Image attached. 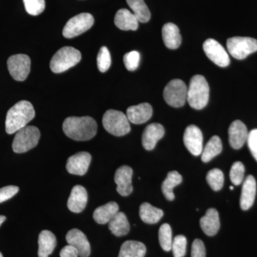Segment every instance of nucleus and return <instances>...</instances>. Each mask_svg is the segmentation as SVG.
<instances>
[{"instance_id":"a18cd8bd","label":"nucleus","mask_w":257,"mask_h":257,"mask_svg":"<svg viewBox=\"0 0 257 257\" xmlns=\"http://www.w3.org/2000/svg\"><path fill=\"white\" fill-rule=\"evenodd\" d=\"M0 257H3V254H2L1 252H0Z\"/></svg>"},{"instance_id":"f8f14e48","label":"nucleus","mask_w":257,"mask_h":257,"mask_svg":"<svg viewBox=\"0 0 257 257\" xmlns=\"http://www.w3.org/2000/svg\"><path fill=\"white\" fill-rule=\"evenodd\" d=\"M184 143L187 150L194 156L202 155L203 135L200 128L195 125H189L184 134Z\"/></svg>"},{"instance_id":"b1692460","label":"nucleus","mask_w":257,"mask_h":257,"mask_svg":"<svg viewBox=\"0 0 257 257\" xmlns=\"http://www.w3.org/2000/svg\"><path fill=\"white\" fill-rule=\"evenodd\" d=\"M38 244L39 257H48L56 247L57 239L53 233L48 230H44L39 235Z\"/></svg>"},{"instance_id":"58836bf2","label":"nucleus","mask_w":257,"mask_h":257,"mask_svg":"<svg viewBox=\"0 0 257 257\" xmlns=\"http://www.w3.org/2000/svg\"><path fill=\"white\" fill-rule=\"evenodd\" d=\"M18 192L19 187L16 186H8L0 189V204L11 199Z\"/></svg>"},{"instance_id":"393cba45","label":"nucleus","mask_w":257,"mask_h":257,"mask_svg":"<svg viewBox=\"0 0 257 257\" xmlns=\"http://www.w3.org/2000/svg\"><path fill=\"white\" fill-rule=\"evenodd\" d=\"M119 212V206L116 202H111L96 208L93 214V218L99 224H106Z\"/></svg>"},{"instance_id":"c85d7f7f","label":"nucleus","mask_w":257,"mask_h":257,"mask_svg":"<svg viewBox=\"0 0 257 257\" xmlns=\"http://www.w3.org/2000/svg\"><path fill=\"white\" fill-rule=\"evenodd\" d=\"M164 215L163 211L155 207L149 203H143L140 208V216L142 220L147 224H157Z\"/></svg>"},{"instance_id":"c9c22d12","label":"nucleus","mask_w":257,"mask_h":257,"mask_svg":"<svg viewBox=\"0 0 257 257\" xmlns=\"http://www.w3.org/2000/svg\"><path fill=\"white\" fill-rule=\"evenodd\" d=\"M27 13L32 16H37L43 13L45 9V0H23Z\"/></svg>"},{"instance_id":"dca6fc26","label":"nucleus","mask_w":257,"mask_h":257,"mask_svg":"<svg viewBox=\"0 0 257 257\" xmlns=\"http://www.w3.org/2000/svg\"><path fill=\"white\" fill-rule=\"evenodd\" d=\"M248 133L246 125L240 120L233 121L229 128V140L231 147L239 150L247 141Z\"/></svg>"},{"instance_id":"aec40b11","label":"nucleus","mask_w":257,"mask_h":257,"mask_svg":"<svg viewBox=\"0 0 257 257\" xmlns=\"http://www.w3.org/2000/svg\"><path fill=\"white\" fill-rule=\"evenodd\" d=\"M87 192L85 188L81 185H76L71 192L67 202V207L72 212H82L87 205Z\"/></svg>"},{"instance_id":"37998d69","label":"nucleus","mask_w":257,"mask_h":257,"mask_svg":"<svg viewBox=\"0 0 257 257\" xmlns=\"http://www.w3.org/2000/svg\"><path fill=\"white\" fill-rule=\"evenodd\" d=\"M6 220V216L0 215V226L3 224V223Z\"/></svg>"},{"instance_id":"f704fd0d","label":"nucleus","mask_w":257,"mask_h":257,"mask_svg":"<svg viewBox=\"0 0 257 257\" xmlns=\"http://www.w3.org/2000/svg\"><path fill=\"white\" fill-rule=\"evenodd\" d=\"M245 168L243 164L236 162L233 164L230 170V179L234 185L238 186L242 183L244 179Z\"/></svg>"},{"instance_id":"423d86ee","label":"nucleus","mask_w":257,"mask_h":257,"mask_svg":"<svg viewBox=\"0 0 257 257\" xmlns=\"http://www.w3.org/2000/svg\"><path fill=\"white\" fill-rule=\"evenodd\" d=\"M40 132L35 126H26L17 132L13 140V149L15 153H25L35 148L39 143Z\"/></svg>"},{"instance_id":"1a4fd4ad","label":"nucleus","mask_w":257,"mask_h":257,"mask_svg":"<svg viewBox=\"0 0 257 257\" xmlns=\"http://www.w3.org/2000/svg\"><path fill=\"white\" fill-rule=\"evenodd\" d=\"M94 20L92 15L82 13L71 18L64 26L63 35L65 38H74L82 35L92 28Z\"/></svg>"},{"instance_id":"a19ab883","label":"nucleus","mask_w":257,"mask_h":257,"mask_svg":"<svg viewBox=\"0 0 257 257\" xmlns=\"http://www.w3.org/2000/svg\"><path fill=\"white\" fill-rule=\"evenodd\" d=\"M246 142H247L248 147L251 155L257 161V128L251 130L250 133H248L247 141Z\"/></svg>"},{"instance_id":"c03bdc74","label":"nucleus","mask_w":257,"mask_h":257,"mask_svg":"<svg viewBox=\"0 0 257 257\" xmlns=\"http://www.w3.org/2000/svg\"><path fill=\"white\" fill-rule=\"evenodd\" d=\"M230 189H231V190H233V189H234V187H233V186H231V187H230Z\"/></svg>"},{"instance_id":"4c0bfd02","label":"nucleus","mask_w":257,"mask_h":257,"mask_svg":"<svg viewBox=\"0 0 257 257\" xmlns=\"http://www.w3.org/2000/svg\"><path fill=\"white\" fill-rule=\"evenodd\" d=\"M140 61V55L137 51H132L125 54L124 56L125 67L128 71H132V72L138 68Z\"/></svg>"},{"instance_id":"ddd939ff","label":"nucleus","mask_w":257,"mask_h":257,"mask_svg":"<svg viewBox=\"0 0 257 257\" xmlns=\"http://www.w3.org/2000/svg\"><path fill=\"white\" fill-rule=\"evenodd\" d=\"M133 169L126 165L121 166L115 172L114 182L117 185L116 191L120 195L126 197L133 192Z\"/></svg>"},{"instance_id":"5701e85b","label":"nucleus","mask_w":257,"mask_h":257,"mask_svg":"<svg viewBox=\"0 0 257 257\" xmlns=\"http://www.w3.org/2000/svg\"><path fill=\"white\" fill-rule=\"evenodd\" d=\"M162 38L167 48L176 50L182 43V36L179 29L173 23H167L162 28Z\"/></svg>"},{"instance_id":"e433bc0d","label":"nucleus","mask_w":257,"mask_h":257,"mask_svg":"<svg viewBox=\"0 0 257 257\" xmlns=\"http://www.w3.org/2000/svg\"><path fill=\"white\" fill-rule=\"evenodd\" d=\"M187 238L183 235H178L172 241V249L174 256L184 257L187 251Z\"/></svg>"},{"instance_id":"bb28decb","label":"nucleus","mask_w":257,"mask_h":257,"mask_svg":"<svg viewBox=\"0 0 257 257\" xmlns=\"http://www.w3.org/2000/svg\"><path fill=\"white\" fill-rule=\"evenodd\" d=\"M109 229L116 236H123L128 234L130 230L127 218L123 212H119L109 222Z\"/></svg>"},{"instance_id":"9d476101","label":"nucleus","mask_w":257,"mask_h":257,"mask_svg":"<svg viewBox=\"0 0 257 257\" xmlns=\"http://www.w3.org/2000/svg\"><path fill=\"white\" fill-rule=\"evenodd\" d=\"M8 67L13 78L23 82L28 78L31 67V60L26 55L11 56L8 60Z\"/></svg>"},{"instance_id":"cd10ccee","label":"nucleus","mask_w":257,"mask_h":257,"mask_svg":"<svg viewBox=\"0 0 257 257\" xmlns=\"http://www.w3.org/2000/svg\"><path fill=\"white\" fill-rule=\"evenodd\" d=\"M182 182V177L177 171H172L167 174V178L162 185V192L167 200L173 201L175 199L173 189Z\"/></svg>"},{"instance_id":"412c9836","label":"nucleus","mask_w":257,"mask_h":257,"mask_svg":"<svg viewBox=\"0 0 257 257\" xmlns=\"http://www.w3.org/2000/svg\"><path fill=\"white\" fill-rule=\"evenodd\" d=\"M200 226L207 236H212L217 234L220 228L219 213L214 208L208 209L205 215L200 219Z\"/></svg>"},{"instance_id":"7ed1b4c3","label":"nucleus","mask_w":257,"mask_h":257,"mask_svg":"<svg viewBox=\"0 0 257 257\" xmlns=\"http://www.w3.org/2000/svg\"><path fill=\"white\" fill-rule=\"evenodd\" d=\"M209 99V87L202 75L194 76L187 89V101L193 109H202L207 105Z\"/></svg>"},{"instance_id":"2f4dec72","label":"nucleus","mask_w":257,"mask_h":257,"mask_svg":"<svg viewBox=\"0 0 257 257\" xmlns=\"http://www.w3.org/2000/svg\"><path fill=\"white\" fill-rule=\"evenodd\" d=\"M159 241L161 247L166 251H170L172 249V231L170 225L164 224L160 226L159 230Z\"/></svg>"},{"instance_id":"f257e3e1","label":"nucleus","mask_w":257,"mask_h":257,"mask_svg":"<svg viewBox=\"0 0 257 257\" xmlns=\"http://www.w3.org/2000/svg\"><path fill=\"white\" fill-rule=\"evenodd\" d=\"M64 134L75 141H88L95 136L97 124L90 116H70L62 125Z\"/></svg>"},{"instance_id":"4be33fe9","label":"nucleus","mask_w":257,"mask_h":257,"mask_svg":"<svg viewBox=\"0 0 257 257\" xmlns=\"http://www.w3.org/2000/svg\"><path fill=\"white\" fill-rule=\"evenodd\" d=\"M114 24L120 30L135 31L138 29L139 20L130 10L121 9L115 15Z\"/></svg>"},{"instance_id":"a211bd4d","label":"nucleus","mask_w":257,"mask_h":257,"mask_svg":"<svg viewBox=\"0 0 257 257\" xmlns=\"http://www.w3.org/2000/svg\"><path fill=\"white\" fill-rule=\"evenodd\" d=\"M153 114L152 106L148 103L130 106L126 110L128 121L133 124H141L147 122Z\"/></svg>"},{"instance_id":"79ce46f5","label":"nucleus","mask_w":257,"mask_h":257,"mask_svg":"<svg viewBox=\"0 0 257 257\" xmlns=\"http://www.w3.org/2000/svg\"><path fill=\"white\" fill-rule=\"evenodd\" d=\"M78 251L74 246L67 245L60 251V257H78Z\"/></svg>"},{"instance_id":"9b49d317","label":"nucleus","mask_w":257,"mask_h":257,"mask_svg":"<svg viewBox=\"0 0 257 257\" xmlns=\"http://www.w3.org/2000/svg\"><path fill=\"white\" fill-rule=\"evenodd\" d=\"M203 49L208 58L221 67H226L230 63V59L226 51L220 43L214 39H208L204 42Z\"/></svg>"},{"instance_id":"7c9ffc66","label":"nucleus","mask_w":257,"mask_h":257,"mask_svg":"<svg viewBox=\"0 0 257 257\" xmlns=\"http://www.w3.org/2000/svg\"><path fill=\"white\" fill-rule=\"evenodd\" d=\"M126 3L133 11V14L140 23H146L151 18V13L144 0H126Z\"/></svg>"},{"instance_id":"f03ea898","label":"nucleus","mask_w":257,"mask_h":257,"mask_svg":"<svg viewBox=\"0 0 257 257\" xmlns=\"http://www.w3.org/2000/svg\"><path fill=\"white\" fill-rule=\"evenodd\" d=\"M35 111L30 101H20L10 108L7 114L5 128L9 135L16 133L35 118Z\"/></svg>"},{"instance_id":"f3484780","label":"nucleus","mask_w":257,"mask_h":257,"mask_svg":"<svg viewBox=\"0 0 257 257\" xmlns=\"http://www.w3.org/2000/svg\"><path fill=\"white\" fill-rule=\"evenodd\" d=\"M165 128L162 124L153 123L145 128L143 135V145L145 150H154L156 147L157 142L163 138L165 135Z\"/></svg>"},{"instance_id":"0eeeda50","label":"nucleus","mask_w":257,"mask_h":257,"mask_svg":"<svg viewBox=\"0 0 257 257\" xmlns=\"http://www.w3.org/2000/svg\"><path fill=\"white\" fill-rule=\"evenodd\" d=\"M226 47L233 57L236 60H243L256 52L257 40L251 37H231L227 40Z\"/></svg>"},{"instance_id":"2eb2a0df","label":"nucleus","mask_w":257,"mask_h":257,"mask_svg":"<svg viewBox=\"0 0 257 257\" xmlns=\"http://www.w3.org/2000/svg\"><path fill=\"white\" fill-rule=\"evenodd\" d=\"M68 244L74 246L78 251L79 256L88 257L90 255L91 247L87 236L77 229H71L66 236Z\"/></svg>"},{"instance_id":"39448f33","label":"nucleus","mask_w":257,"mask_h":257,"mask_svg":"<svg viewBox=\"0 0 257 257\" xmlns=\"http://www.w3.org/2000/svg\"><path fill=\"white\" fill-rule=\"evenodd\" d=\"M102 124L108 133L116 137L127 135L131 130L126 115L114 109H109L104 113Z\"/></svg>"},{"instance_id":"4468645a","label":"nucleus","mask_w":257,"mask_h":257,"mask_svg":"<svg viewBox=\"0 0 257 257\" xmlns=\"http://www.w3.org/2000/svg\"><path fill=\"white\" fill-rule=\"evenodd\" d=\"M92 160L91 155L88 152H82L74 155L67 160V172L74 175L83 176L87 173Z\"/></svg>"},{"instance_id":"6ab92c4d","label":"nucleus","mask_w":257,"mask_h":257,"mask_svg":"<svg viewBox=\"0 0 257 257\" xmlns=\"http://www.w3.org/2000/svg\"><path fill=\"white\" fill-rule=\"evenodd\" d=\"M256 193V182L254 177L248 175L243 181L241 197H240V207L243 210H248L254 202Z\"/></svg>"},{"instance_id":"72a5a7b5","label":"nucleus","mask_w":257,"mask_h":257,"mask_svg":"<svg viewBox=\"0 0 257 257\" xmlns=\"http://www.w3.org/2000/svg\"><path fill=\"white\" fill-rule=\"evenodd\" d=\"M111 64V55L107 47H101L97 55V67L101 72H106L110 67Z\"/></svg>"},{"instance_id":"ea45409f","label":"nucleus","mask_w":257,"mask_h":257,"mask_svg":"<svg viewBox=\"0 0 257 257\" xmlns=\"http://www.w3.org/2000/svg\"><path fill=\"white\" fill-rule=\"evenodd\" d=\"M192 257H206V248L202 240L195 239L192 243Z\"/></svg>"},{"instance_id":"20e7f679","label":"nucleus","mask_w":257,"mask_h":257,"mask_svg":"<svg viewBox=\"0 0 257 257\" xmlns=\"http://www.w3.org/2000/svg\"><path fill=\"white\" fill-rule=\"evenodd\" d=\"M82 55L77 49L64 47L56 52L50 61V69L54 73H62L80 62Z\"/></svg>"},{"instance_id":"473e14b6","label":"nucleus","mask_w":257,"mask_h":257,"mask_svg":"<svg viewBox=\"0 0 257 257\" xmlns=\"http://www.w3.org/2000/svg\"><path fill=\"white\" fill-rule=\"evenodd\" d=\"M206 179L211 188L216 192L221 190L224 186V174L219 169H214L209 171Z\"/></svg>"},{"instance_id":"a878e982","label":"nucleus","mask_w":257,"mask_h":257,"mask_svg":"<svg viewBox=\"0 0 257 257\" xmlns=\"http://www.w3.org/2000/svg\"><path fill=\"white\" fill-rule=\"evenodd\" d=\"M146 251V246L143 243L130 240L121 245L118 257H145Z\"/></svg>"},{"instance_id":"6e6552de","label":"nucleus","mask_w":257,"mask_h":257,"mask_svg":"<svg viewBox=\"0 0 257 257\" xmlns=\"http://www.w3.org/2000/svg\"><path fill=\"white\" fill-rule=\"evenodd\" d=\"M187 87L183 81L173 79L164 89V99L169 105L178 108L184 106L187 100Z\"/></svg>"},{"instance_id":"c756f323","label":"nucleus","mask_w":257,"mask_h":257,"mask_svg":"<svg viewBox=\"0 0 257 257\" xmlns=\"http://www.w3.org/2000/svg\"><path fill=\"white\" fill-rule=\"evenodd\" d=\"M222 151L221 139L218 136L212 137L208 142L202 152V160L204 162H210Z\"/></svg>"}]
</instances>
